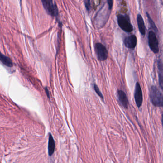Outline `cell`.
Listing matches in <instances>:
<instances>
[{
	"instance_id": "277c9868",
	"label": "cell",
	"mask_w": 163,
	"mask_h": 163,
	"mask_svg": "<svg viewBox=\"0 0 163 163\" xmlns=\"http://www.w3.org/2000/svg\"><path fill=\"white\" fill-rule=\"evenodd\" d=\"M95 50L98 59L99 60L103 61L107 60L108 57V52L103 45L100 43L96 44Z\"/></svg>"
},
{
	"instance_id": "2e32d148",
	"label": "cell",
	"mask_w": 163,
	"mask_h": 163,
	"mask_svg": "<svg viewBox=\"0 0 163 163\" xmlns=\"http://www.w3.org/2000/svg\"><path fill=\"white\" fill-rule=\"evenodd\" d=\"M113 0H107V3H108V7L110 10H111L113 7Z\"/></svg>"
},
{
	"instance_id": "e0dca14e",
	"label": "cell",
	"mask_w": 163,
	"mask_h": 163,
	"mask_svg": "<svg viewBox=\"0 0 163 163\" xmlns=\"http://www.w3.org/2000/svg\"><path fill=\"white\" fill-rule=\"evenodd\" d=\"M45 90H46V95H47V97H48V98H50V97H49V91H48V89H47V87L45 88Z\"/></svg>"
},
{
	"instance_id": "30bf717a",
	"label": "cell",
	"mask_w": 163,
	"mask_h": 163,
	"mask_svg": "<svg viewBox=\"0 0 163 163\" xmlns=\"http://www.w3.org/2000/svg\"><path fill=\"white\" fill-rule=\"evenodd\" d=\"M55 149V143L51 133H49L48 138V153L49 156H51L54 154Z\"/></svg>"
},
{
	"instance_id": "7a4b0ae2",
	"label": "cell",
	"mask_w": 163,
	"mask_h": 163,
	"mask_svg": "<svg viewBox=\"0 0 163 163\" xmlns=\"http://www.w3.org/2000/svg\"><path fill=\"white\" fill-rule=\"evenodd\" d=\"M117 22L120 27L127 33H131L133 31V26L131 23L128 16L119 15L117 17Z\"/></svg>"
},
{
	"instance_id": "5bb4252c",
	"label": "cell",
	"mask_w": 163,
	"mask_h": 163,
	"mask_svg": "<svg viewBox=\"0 0 163 163\" xmlns=\"http://www.w3.org/2000/svg\"><path fill=\"white\" fill-rule=\"evenodd\" d=\"M94 89L96 93L98 95V96L100 97L103 100L104 97L103 96L102 94V93L100 90V89L98 88V87L97 86L96 84H94L93 85Z\"/></svg>"
},
{
	"instance_id": "ac0fdd59",
	"label": "cell",
	"mask_w": 163,
	"mask_h": 163,
	"mask_svg": "<svg viewBox=\"0 0 163 163\" xmlns=\"http://www.w3.org/2000/svg\"><path fill=\"white\" fill-rule=\"evenodd\" d=\"M162 126H163V114H162Z\"/></svg>"
},
{
	"instance_id": "7c38bea8",
	"label": "cell",
	"mask_w": 163,
	"mask_h": 163,
	"mask_svg": "<svg viewBox=\"0 0 163 163\" xmlns=\"http://www.w3.org/2000/svg\"><path fill=\"white\" fill-rule=\"evenodd\" d=\"M0 60H1V62L5 66L9 67V68H12V67H13V63H12L11 60L8 56L4 55L2 54H1V55Z\"/></svg>"
},
{
	"instance_id": "5b68a950",
	"label": "cell",
	"mask_w": 163,
	"mask_h": 163,
	"mask_svg": "<svg viewBox=\"0 0 163 163\" xmlns=\"http://www.w3.org/2000/svg\"><path fill=\"white\" fill-rule=\"evenodd\" d=\"M148 45L151 50L154 53H158L159 52L158 41L156 34L153 31H150L148 34Z\"/></svg>"
},
{
	"instance_id": "3957f363",
	"label": "cell",
	"mask_w": 163,
	"mask_h": 163,
	"mask_svg": "<svg viewBox=\"0 0 163 163\" xmlns=\"http://www.w3.org/2000/svg\"><path fill=\"white\" fill-rule=\"evenodd\" d=\"M42 4L46 12L52 17H56L58 10L55 4H54L53 0H41Z\"/></svg>"
},
{
	"instance_id": "52a82bcc",
	"label": "cell",
	"mask_w": 163,
	"mask_h": 163,
	"mask_svg": "<svg viewBox=\"0 0 163 163\" xmlns=\"http://www.w3.org/2000/svg\"><path fill=\"white\" fill-rule=\"evenodd\" d=\"M124 43L125 46L130 49L136 47L137 45V38L134 35H131L124 39Z\"/></svg>"
},
{
	"instance_id": "6da1fadb",
	"label": "cell",
	"mask_w": 163,
	"mask_h": 163,
	"mask_svg": "<svg viewBox=\"0 0 163 163\" xmlns=\"http://www.w3.org/2000/svg\"><path fill=\"white\" fill-rule=\"evenodd\" d=\"M151 103L156 107H163V95L160 90L155 86H152L150 91Z\"/></svg>"
},
{
	"instance_id": "ba28073f",
	"label": "cell",
	"mask_w": 163,
	"mask_h": 163,
	"mask_svg": "<svg viewBox=\"0 0 163 163\" xmlns=\"http://www.w3.org/2000/svg\"><path fill=\"white\" fill-rule=\"evenodd\" d=\"M118 97L119 101L123 107L125 109L128 108V100L127 98L126 94L122 90H119L118 91Z\"/></svg>"
},
{
	"instance_id": "9c48e42d",
	"label": "cell",
	"mask_w": 163,
	"mask_h": 163,
	"mask_svg": "<svg viewBox=\"0 0 163 163\" xmlns=\"http://www.w3.org/2000/svg\"><path fill=\"white\" fill-rule=\"evenodd\" d=\"M137 22L139 32L141 35L144 36L146 35V26H145L144 19L141 15L140 14H138L137 17Z\"/></svg>"
},
{
	"instance_id": "9a60e30c",
	"label": "cell",
	"mask_w": 163,
	"mask_h": 163,
	"mask_svg": "<svg viewBox=\"0 0 163 163\" xmlns=\"http://www.w3.org/2000/svg\"><path fill=\"white\" fill-rule=\"evenodd\" d=\"M84 4L86 8L88 11H89L91 8V4H90V0H84Z\"/></svg>"
},
{
	"instance_id": "4fadbf2b",
	"label": "cell",
	"mask_w": 163,
	"mask_h": 163,
	"mask_svg": "<svg viewBox=\"0 0 163 163\" xmlns=\"http://www.w3.org/2000/svg\"><path fill=\"white\" fill-rule=\"evenodd\" d=\"M146 16L148 18V20L149 23V24H150V26H151L152 29H153L154 31H156V32H157V27H156V25H155V23H154L153 20L152 19L151 17H150V15H149L147 12H146Z\"/></svg>"
},
{
	"instance_id": "8fae6325",
	"label": "cell",
	"mask_w": 163,
	"mask_h": 163,
	"mask_svg": "<svg viewBox=\"0 0 163 163\" xmlns=\"http://www.w3.org/2000/svg\"><path fill=\"white\" fill-rule=\"evenodd\" d=\"M158 67L159 85L161 89L163 90V63L161 60H158Z\"/></svg>"
},
{
	"instance_id": "d6986e66",
	"label": "cell",
	"mask_w": 163,
	"mask_h": 163,
	"mask_svg": "<svg viewBox=\"0 0 163 163\" xmlns=\"http://www.w3.org/2000/svg\"></svg>"
},
{
	"instance_id": "8992f818",
	"label": "cell",
	"mask_w": 163,
	"mask_h": 163,
	"mask_svg": "<svg viewBox=\"0 0 163 163\" xmlns=\"http://www.w3.org/2000/svg\"><path fill=\"white\" fill-rule=\"evenodd\" d=\"M134 98L137 105L138 108H140L143 103V98L142 90L138 82H137L136 84L135 92H134Z\"/></svg>"
}]
</instances>
